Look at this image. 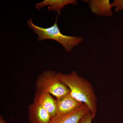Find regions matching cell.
Listing matches in <instances>:
<instances>
[{
    "mask_svg": "<svg viewBox=\"0 0 123 123\" xmlns=\"http://www.w3.org/2000/svg\"><path fill=\"white\" fill-rule=\"evenodd\" d=\"M122 18H123V16H122Z\"/></svg>",
    "mask_w": 123,
    "mask_h": 123,
    "instance_id": "13",
    "label": "cell"
},
{
    "mask_svg": "<svg viewBox=\"0 0 123 123\" xmlns=\"http://www.w3.org/2000/svg\"><path fill=\"white\" fill-rule=\"evenodd\" d=\"M111 8L114 7L115 12H116L123 11V0H114L111 3Z\"/></svg>",
    "mask_w": 123,
    "mask_h": 123,
    "instance_id": "10",
    "label": "cell"
},
{
    "mask_svg": "<svg viewBox=\"0 0 123 123\" xmlns=\"http://www.w3.org/2000/svg\"><path fill=\"white\" fill-rule=\"evenodd\" d=\"M93 119L92 113L89 111L82 117L78 123H92Z\"/></svg>",
    "mask_w": 123,
    "mask_h": 123,
    "instance_id": "11",
    "label": "cell"
},
{
    "mask_svg": "<svg viewBox=\"0 0 123 123\" xmlns=\"http://www.w3.org/2000/svg\"><path fill=\"white\" fill-rule=\"evenodd\" d=\"M0 123H7L1 115L0 116Z\"/></svg>",
    "mask_w": 123,
    "mask_h": 123,
    "instance_id": "12",
    "label": "cell"
},
{
    "mask_svg": "<svg viewBox=\"0 0 123 123\" xmlns=\"http://www.w3.org/2000/svg\"><path fill=\"white\" fill-rule=\"evenodd\" d=\"M58 16L56 18L55 24L48 28H43L36 25L31 18L27 21V26L38 36V41L46 39L55 40L63 47L67 52H70L74 47L81 44L84 41L82 37L66 35L61 33L57 24Z\"/></svg>",
    "mask_w": 123,
    "mask_h": 123,
    "instance_id": "2",
    "label": "cell"
},
{
    "mask_svg": "<svg viewBox=\"0 0 123 123\" xmlns=\"http://www.w3.org/2000/svg\"><path fill=\"white\" fill-rule=\"evenodd\" d=\"M89 8L95 15L102 17H112L113 12L109 0H86Z\"/></svg>",
    "mask_w": 123,
    "mask_h": 123,
    "instance_id": "8",
    "label": "cell"
},
{
    "mask_svg": "<svg viewBox=\"0 0 123 123\" xmlns=\"http://www.w3.org/2000/svg\"><path fill=\"white\" fill-rule=\"evenodd\" d=\"M36 91H43L55 96L56 98L70 93L68 87L62 82L55 70H47L39 75L35 82Z\"/></svg>",
    "mask_w": 123,
    "mask_h": 123,
    "instance_id": "3",
    "label": "cell"
},
{
    "mask_svg": "<svg viewBox=\"0 0 123 123\" xmlns=\"http://www.w3.org/2000/svg\"><path fill=\"white\" fill-rule=\"evenodd\" d=\"M89 111L88 106L84 103L77 110L69 114L56 116L52 119L50 123H78L82 117Z\"/></svg>",
    "mask_w": 123,
    "mask_h": 123,
    "instance_id": "7",
    "label": "cell"
},
{
    "mask_svg": "<svg viewBox=\"0 0 123 123\" xmlns=\"http://www.w3.org/2000/svg\"><path fill=\"white\" fill-rule=\"evenodd\" d=\"M56 116L69 114L81 106L83 103L78 101L70 94V92L56 98Z\"/></svg>",
    "mask_w": 123,
    "mask_h": 123,
    "instance_id": "5",
    "label": "cell"
},
{
    "mask_svg": "<svg viewBox=\"0 0 123 123\" xmlns=\"http://www.w3.org/2000/svg\"><path fill=\"white\" fill-rule=\"evenodd\" d=\"M33 103L43 108L48 112L52 119L56 116V99H54L50 94L36 90L33 97Z\"/></svg>",
    "mask_w": 123,
    "mask_h": 123,
    "instance_id": "4",
    "label": "cell"
},
{
    "mask_svg": "<svg viewBox=\"0 0 123 123\" xmlns=\"http://www.w3.org/2000/svg\"><path fill=\"white\" fill-rule=\"evenodd\" d=\"M57 75L60 80L68 87L71 95L88 106L94 119L97 114L98 98L90 82L75 71L68 74L60 72L57 73Z\"/></svg>",
    "mask_w": 123,
    "mask_h": 123,
    "instance_id": "1",
    "label": "cell"
},
{
    "mask_svg": "<svg viewBox=\"0 0 123 123\" xmlns=\"http://www.w3.org/2000/svg\"><path fill=\"white\" fill-rule=\"evenodd\" d=\"M28 114L29 123H50L52 119L46 110L33 102L29 106Z\"/></svg>",
    "mask_w": 123,
    "mask_h": 123,
    "instance_id": "6",
    "label": "cell"
},
{
    "mask_svg": "<svg viewBox=\"0 0 123 123\" xmlns=\"http://www.w3.org/2000/svg\"><path fill=\"white\" fill-rule=\"evenodd\" d=\"M78 4V1L76 0H44L37 3L35 6L38 10H40L43 7L47 6L48 11L56 12L58 15H59L62 9L67 5H76Z\"/></svg>",
    "mask_w": 123,
    "mask_h": 123,
    "instance_id": "9",
    "label": "cell"
}]
</instances>
